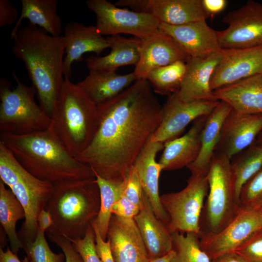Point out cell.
<instances>
[{
  "mask_svg": "<svg viewBox=\"0 0 262 262\" xmlns=\"http://www.w3.org/2000/svg\"><path fill=\"white\" fill-rule=\"evenodd\" d=\"M98 126L89 146L76 159L97 175L123 182L162 119V105L147 80H137L97 105Z\"/></svg>",
  "mask_w": 262,
  "mask_h": 262,
  "instance_id": "obj_1",
  "label": "cell"
},
{
  "mask_svg": "<svg viewBox=\"0 0 262 262\" xmlns=\"http://www.w3.org/2000/svg\"><path fill=\"white\" fill-rule=\"evenodd\" d=\"M13 40L12 52L24 63L39 106L50 117L65 81L63 35H50L28 23L19 28Z\"/></svg>",
  "mask_w": 262,
  "mask_h": 262,
  "instance_id": "obj_2",
  "label": "cell"
},
{
  "mask_svg": "<svg viewBox=\"0 0 262 262\" xmlns=\"http://www.w3.org/2000/svg\"><path fill=\"white\" fill-rule=\"evenodd\" d=\"M0 138L24 168L41 180L55 183L96 178L93 169L73 157L49 129L0 134Z\"/></svg>",
  "mask_w": 262,
  "mask_h": 262,
  "instance_id": "obj_3",
  "label": "cell"
},
{
  "mask_svg": "<svg viewBox=\"0 0 262 262\" xmlns=\"http://www.w3.org/2000/svg\"><path fill=\"white\" fill-rule=\"evenodd\" d=\"M53 184L45 208L52 219L51 226L46 231L48 236L83 238L99 211L100 196L96 178Z\"/></svg>",
  "mask_w": 262,
  "mask_h": 262,
  "instance_id": "obj_4",
  "label": "cell"
},
{
  "mask_svg": "<svg viewBox=\"0 0 262 262\" xmlns=\"http://www.w3.org/2000/svg\"><path fill=\"white\" fill-rule=\"evenodd\" d=\"M49 129L74 158L90 144L98 126L97 105L76 83L65 77Z\"/></svg>",
  "mask_w": 262,
  "mask_h": 262,
  "instance_id": "obj_5",
  "label": "cell"
},
{
  "mask_svg": "<svg viewBox=\"0 0 262 262\" xmlns=\"http://www.w3.org/2000/svg\"><path fill=\"white\" fill-rule=\"evenodd\" d=\"M0 178L24 209V221L17 233L24 246L36 238L37 216L45 209L54 184L29 173L2 142H0Z\"/></svg>",
  "mask_w": 262,
  "mask_h": 262,
  "instance_id": "obj_6",
  "label": "cell"
},
{
  "mask_svg": "<svg viewBox=\"0 0 262 262\" xmlns=\"http://www.w3.org/2000/svg\"><path fill=\"white\" fill-rule=\"evenodd\" d=\"M16 85L11 89L4 78L0 79V134L22 135L49 129L50 117L35 101L37 91L23 83L12 72Z\"/></svg>",
  "mask_w": 262,
  "mask_h": 262,
  "instance_id": "obj_7",
  "label": "cell"
},
{
  "mask_svg": "<svg viewBox=\"0 0 262 262\" xmlns=\"http://www.w3.org/2000/svg\"><path fill=\"white\" fill-rule=\"evenodd\" d=\"M207 178L209 190L203 209L207 229L200 233H215L234 218L241 208L233 192L230 159L224 154L215 151Z\"/></svg>",
  "mask_w": 262,
  "mask_h": 262,
  "instance_id": "obj_8",
  "label": "cell"
},
{
  "mask_svg": "<svg viewBox=\"0 0 262 262\" xmlns=\"http://www.w3.org/2000/svg\"><path fill=\"white\" fill-rule=\"evenodd\" d=\"M207 173H193L184 189L160 196L168 216L167 228L170 233L194 232L199 234L204 199L209 190Z\"/></svg>",
  "mask_w": 262,
  "mask_h": 262,
  "instance_id": "obj_9",
  "label": "cell"
},
{
  "mask_svg": "<svg viewBox=\"0 0 262 262\" xmlns=\"http://www.w3.org/2000/svg\"><path fill=\"white\" fill-rule=\"evenodd\" d=\"M86 5L95 14V26L102 35L125 33L143 40L160 32L161 23L150 14L121 8L107 0H87Z\"/></svg>",
  "mask_w": 262,
  "mask_h": 262,
  "instance_id": "obj_10",
  "label": "cell"
},
{
  "mask_svg": "<svg viewBox=\"0 0 262 262\" xmlns=\"http://www.w3.org/2000/svg\"><path fill=\"white\" fill-rule=\"evenodd\" d=\"M228 27L217 31L221 49L262 46V4L249 0L223 19Z\"/></svg>",
  "mask_w": 262,
  "mask_h": 262,
  "instance_id": "obj_11",
  "label": "cell"
},
{
  "mask_svg": "<svg viewBox=\"0 0 262 262\" xmlns=\"http://www.w3.org/2000/svg\"><path fill=\"white\" fill-rule=\"evenodd\" d=\"M262 228V218L259 211L241 207L234 218L219 232L200 233V246L212 261L234 252Z\"/></svg>",
  "mask_w": 262,
  "mask_h": 262,
  "instance_id": "obj_12",
  "label": "cell"
},
{
  "mask_svg": "<svg viewBox=\"0 0 262 262\" xmlns=\"http://www.w3.org/2000/svg\"><path fill=\"white\" fill-rule=\"evenodd\" d=\"M219 102H185L178 98L176 92L173 93L162 106V119L151 140L164 144L179 137L190 123L210 114Z\"/></svg>",
  "mask_w": 262,
  "mask_h": 262,
  "instance_id": "obj_13",
  "label": "cell"
},
{
  "mask_svg": "<svg viewBox=\"0 0 262 262\" xmlns=\"http://www.w3.org/2000/svg\"><path fill=\"white\" fill-rule=\"evenodd\" d=\"M115 5L150 14L161 23L179 26L209 17L202 0H119Z\"/></svg>",
  "mask_w": 262,
  "mask_h": 262,
  "instance_id": "obj_14",
  "label": "cell"
},
{
  "mask_svg": "<svg viewBox=\"0 0 262 262\" xmlns=\"http://www.w3.org/2000/svg\"><path fill=\"white\" fill-rule=\"evenodd\" d=\"M256 75H262V46L222 49L211 88L213 91Z\"/></svg>",
  "mask_w": 262,
  "mask_h": 262,
  "instance_id": "obj_15",
  "label": "cell"
},
{
  "mask_svg": "<svg viewBox=\"0 0 262 262\" xmlns=\"http://www.w3.org/2000/svg\"><path fill=\"white\" fill-rule=\"evenodd\" d=\"M262 131V114H244L232 109L223 123L215 151L231 160L251 145Z\"/></svg>",
  "mask_w": 262,
  "mask_h": 262,
  "instance_id": "obj_16",
  "label": "cell"
},
{
  "mask_svg": "<svg viewBox=\"0 0 262 262\" xmlns=\"http://www.w3.org/2000/svg\"><path fill=\"white\" fill-rule=\"evenodd\" d=\"M107 239L115 262H149L148 254L133 218L112 214Z\"/></svg>",
  "mask_w": 262,
  "mask_h": 262,
  "instance_id": "obj_17",
  "label": "cell"
},
{
  "mask_svg": "<svg viewBox=\"0 0 262 262\" xmlns=\"http://www.w3.org/2000/svg\"><path fill=\"white\" fill-rule=\"evenodd\" d=\"M141 40L140 58L133 71L137 80H147L152 70L190 58L172 37L161 31Z\"/></svg>",
  "mask_w": 262,
  "mask_h": 262,
  "instance_id": "obj_18",
  "label": "cell"
},
{
  "mask_svg": "<svg viewBox=\"0 0 262 262\" xmlns=\"http://www.w3.org/2000/svg\"><path fill=\"white\" fill-rule=\"evenodd\" d=\"M160 31L172 37L190 58H203L220 51L217 31L206 20L179 26L160 23Z\"/></svg>",
  "mask_w": 262,
  "mask_h": 262,
  "instance_id": "obj_19",
  "label": "cell"
},
{
  "mask_svg": "<svg viewBox=\"0 0 262 262\" xmlns=\"http://www.w3.org/2000/svg\"><path fill=\"white\" fill-rule=\"evenodd\" d=\"M222 56V49L203 58H190L186 71L179 89L178 98L185 102L218 100L211 88L213 72Z\"/></svg>",
  "mask_w": 262,
  "mask_h": 262,
  "instance_id": "obj_20",
  "label": "cell"
},
{
  "mask_svg": "<svg viewBox=\"0 0 262 262\" xmlns=\"http://www.w3.org/2000/svg\"><path fill=\"white\" fill-rule=\"evenodd\" d=\"M66 56L64 63L65 77L70 78L71 66L74 62H80L86 52H93L99 55L110 48L106 38H104L96 26H85L74 21L67 23L63 35Z\"/></svg>",
  "mask_w": 262,
  "mask_h": 262,
  "instance_id": "obj_21",
  "label": "cell"
},
{
  "mask_svg": "<svg viewBox=\"0 0 262 262\" xmlns=\"http://www.w3.org/2000/svg\"><path fill=\"white\" fill-rule=\"evenodd\" d=\"M164 144L153 142L151 139L137 157L133 165L136 169L143 193L147 197L157 217L167 226L168 216L161 203L159 180L162 170L156 156L163 149Z\"/></svg>",
  "mask_w": 262,
  "mask_h": 262,
  "instance_id": "obj_22",
  "label": "cell"
},
{
  "mask_svg": "<svg viewBox=\"0 0 262 262\" xmlns=\"http://www.w3.org/2000/svg\"><path fill=\"white\" fill-rule=\"evenodd\" d=\"M207 115L194 121L184 135L164 144L159 161L162 170H175L187 167L196 159L201 148L200 133Z\"/></svg>",
  "mask_w": 262,
  "mask_h": 262,
  "instance_id": "obj_23",
  "label": "cell"
},
{
  "mask_svg": "<svg viewBox=\"0 0 262 262\" xmlns=\"http://www.w3.org/2000/svg\"><path fill=\"white\" fill-rule=\"evenodd\" d=\"M134 220L150 259L164 256L173 249L171 234L166 225L157 217L143 192L140 211Z\"/></svg>",
  "mask_w": 262,
  "mask_h": 262,
  "instance_id": "obj_24",
  "label": "cell"
},
{
  "mask_svg": "<svg viewBox=\"0 0 262 262\" xmlns=\"http://www.w3.org/2000/svg\"><path fill=\"white\" fill-rule=\"evenodd\" d=\"M218 100L237 112L262 114V75H256L213 91Z\"/></svg>",
  "mask_w": 262,
  "mask_h": 262,
  "instance_id": "obj_25",
  "label": "cell"
},
{
  "mask_svg": "<svg viewBox=\"0 0 262 262\" xmlns=\"http://www.w3.org/2000/svg\"><path fill=\"white\" fill-rule=\"evenodd\" d=\"M89 71L88 75L76 84L97 106L116 97L137 80L133 72L121 75L115 71Z\"/></svg>",
  "mask_w": 262,
  "mask_h": 262,
  "instance_id": "obj_26",
  "label": "cell"
},
{
  "mask_svg": "<svg viewBox=\"0 0 262 262\" xmlns=\"http://www.w3.org/2000/svg\"><path fill=\"white\" fill-rule=\"evenodd\" d=\"M232 108L220 101L206 117L200 133L201 148L196 159L187 166L191 173L208 172L220 140L222 126Z\"/></svg>",
  "mask_w": 262,
  "mask_h": 262,
  "instance_id": "obj_27",
  "label": "cell"
},
{
  "mask_svg": "<svg viewBox=\"0 0 262 262\" xmlns=\"http://www.w3.org/2000/svg\"><path fill=\"white\" fill-rule=\"evenodd\" d=\"M110 52L104 56H91L86 60L89 70L115 71L119 67L135 65L140 58L141 40L137 38H127L119 35L106 38Z\"/></svg>",
  "mask_w": 262,
  "mask_h": 262,
  "instance_id": "obj_28",
  "label": "cell"
},
{
  "mask_svg": "<svg viewBox=\"0 0 262 262\" xmlns=\"http://www.w3.org/2000/svg\"><path fill=\"white\" fill-rule=\"evenodd\" d=\"M21 14L10 35L11 39L13 40L24 19L50 35H61L62 21L58 13L57 0H21Z\"/></svg>",
  "mask_w": 262,
  "mask_h": 262,
  "instance_id": "obj_29",
  "label": "cell"
},
{
  "mask_svg": "<svg viewBox=\"0 0 262 262\" xmlns=\"http://www.w3.org/2000/svg\"><path fill=\"white\" fill-rule=\"evenodd\" d=\"M262 167V144L254 142L230 160L233 192L237 203L246 183Z\"/></svg>",
  "mask_w": 262,
  "mask_h": 262,
  "instance_id": "obj_30",
  "label": "cell"
},
{
  "mask_svg": "<svg viewBox=\"0 0 262 262\" xmlns=\"http://www.w3.org/2000/svg\"><path fill=\"white\" fill-rule=\"evenodd\" d=\"M23 206L10 189L0 180V222L10 243V249L16 254L24 245L16 232L17 222L25 218Z\"/></svg>",
  "mask_w": 262,
  "mask_h": 262,
  "instance_id": "obj_31",
  "label": "cell"
},
{
  "mask_svg": "<svg viewBox=\"0 0 262 262\" xmlns=\"http://www.w3.org/2000/svg\"><path fill=\"white\" fill-rule=\"evenodd\" d=\"M95 175L100 192V206L97 217L92 223L96 227L101 238L106 241L112 215V209L123 194L126 180L123 182H117L107 180L97 175Z\"/></svg>",
  "mask_w": 262,
  "mask_h": 262,
  "instance_id": "obj_32",
  "label": "cell"
},
{
  "mask_svg": "<svg viewBox=\"0 0 262 262\" xmlns=\"http://www.w3.org/2000/svg\"><path fill=\"white\" fill-rule=\"evenodd\" d=\"M186 71V62L179 61L152 70L148 81L155 93L168 97L177 92Z\"/></svg>",
  "mask_w": 262,
  "mask_h": 262,
  "instance_id": "obj_33",
  "label": "cell"
},
{
  "mask_svg": "<svg viewBox=\"0 0 262 262\" xmlns=\"http://www.w3.org/2000/svg\"><path fill=\"white\" fill-rule=\"evenodd\" d=\"M173 255L170 262H212L194 232L172 233Z\"/></svg>",
  "mask_w": 262,
  "mask_h": 262,
  "instance_id": "obj_34",
  "label": "cell"
},
{
  "mask_svg": "<svg viewBox=\"0 0 262 262\" xmlns=\"http://www.w3.org/2000/svg\"><path fill=\"white\" fill-rule=\"evenodd\" d=\"M45 232L38 228L35 240L24 245L27 257L32 262H63L66 260L64 253H55L50 249Z\"/></svg>",
  "mask_w": 262,
  "mask_h": 262,
  "instance_id": "obj_35",
  "label": "cell"
},
{
  "mask_svg": "<svg viewBox=\"0 0 262 262\" xmlns=\"http://www.w3.org/2000/svg\"><path fill=\"white\" fill-rule=\"evenodd\" d=\"M239 204L241 207L255 211L262 209V167L242 187Z\"/></svg>",
  "mask_w": 262,
  "mask_h": 262,
  "instance_id": "obj_36",
  "label": "cell"
},
{
  "mask_svg": "<svg viewBox=\"0 0 262 262\" xmlns=\"http://www.w3.org/2000/svg\"><path fill=\"white\" fill-rule=\"evenodd\" d=\"M83 262H102L96 250L95 233L90 224L84 236L78 239H69Z\"/></svg>",
  "mask_w": 262,
  "mask_h": 262,
  "instance_id": "obj_37",
  "label": "cell"
},
{
  "mask_svg": "<svg viewBox=\"0 0 262 262\" xmlns=\"http://www.w3.org/2000/svg\"><path fill=\"white\" fill-rule=\"evenodd\" d=\"M235 252L248 262H262V228L254 233Z\"/></svg>",
  "mask_w": 262,
  "mask_h": 262,
  "instance_id": "obj_38",
  "label": "cell"
},
{
  "mask_svg": "<svg viewBox=\"0 0 262 262\" xmlns=\"http://www.w3.org/2000/svg\"><path fill=\"white\" fill-rule=\"evenodd\" d=\"M143 190L136 168L133 165L126 179L123 195L136 204L140 206Z\"/></svg>",
  "mask_w": 262,
  "mask_h": 262,
  "instance_id": "obj_39",
  "label": "cell"
},
{
  "mask_svg": "<svg viewBox=\"0 0 262 262\" xmlns=\"http://www.w3.org/2000/svg\"><path fill=\"white\" fill-rule=\"evenodd\" d=\"M140 209V206L133 203L123 194L114 205L112 213L123 218L134 219Z\"/></svg>",
  "mask_w": 262,
  "mask_h": 262,
  "instance_id": "obj_40",
  "label": "cell"
},
{
  "mask_svg": "<svg viewBox=\"0 0 262 262\" xmlns=\"http://www.w3.org/2000/svg\"><path fill=\"white\" fill-rule=\"evenodd\" d=\"M62 250L66 262H83L81 256L75 249L71 241L64 236H48Z\"/></svg>",
  "mask_w": 262,
  "mask_h": 262,
  "instance_id": "obj_41",
  "label": "cell"
},
{
  "mask_svg": "<svg viewBox=\"0 0 262 262\" xmlns=\"http://www.w3.org/2000/svg\"><path fill=\"white\" fill-rule=\"evenodd\" d=\"M91 226L95 233L96 247L97 253L102 262H115L110 248L108 240H104L101 237L95 225L92 223Z\"/></svg>",
  "mask_w": 262,
  "mask_h": 262,
  "instance_id": "obj_42",
  "label": "cell"
},
{
  "mask_svg": "<svg viewBox=\"0 0 262 262\" xmlns=\"http://www.w3.org/2000/svg\"><path fill=\"white\" fill-rule=\"evenodd\" d=\"M18 12L8 0H0V27L11 25L16 21Z\"/></svg>",
  "mask_w": 262,
  "mask_h": 262,
  "instance_id": "obj_43",
  "label": "cell"
},
{
  "mask_svg": "<svg viewBox=\"0 0 262 262\" xmlns=\"http://www.w3.org/2000/svg\"><path fill=\"white\" fill-rule=\"evenodd\" d=\"M204 9L210 16L218 14L226 8L227 1L226 0H202Z\"/></svg>",
  "mask_w": 262,
  "mask_h": 262,
  "instance_id": "obj_44",
  "label": "cell"
},
{
  "mask_svg": "<svg viewBox=\"0 0 262 262\" xmlns=\"http://www.w3.org/2000/svg\"><path fill=\"white\" fill-rule=\"evenodd\" d=\"M38 228L45 232L51 226L52 219L49 211L43 209L37 216Z\"/></svg>",
  "mask_w": 262,
  "mask_h": 262,
  "instance_id": "obj_45",
  "label": "cell"
},
{
  "mask_svg": "<svg viewBox=\"0 0 262 262\" xmlns=\"http://www.w3.org/2000/svg\"><path fill=\"white\" fill-rule=\"evenodd\" d=\"M0 262H32L26 256L22 261L19 259L16 254L13 253L10 248H7L4 251L0 248Z\"/></svg>",
  "mask_w": 262,
  "mask_h": 262,
  "instance_id": "obj_46",
  "label": "cell"
},
{
  "mask_svg": "<svg viewBox=\"0 0 262 262\" xmlns=\"http://www.w3.org/2000/svg\"><path fill=\"white\" fill-rule=\"evenodd\" d=\"M212 262H248L242 256L236 252L224 254L213 260Z\"/></svg>",
  "mask_w": 262,
  "mask_h": 262,
  "instance_id": "obj_47",
  "label": "cell"
},
{
  "mask_svg": "<svg viewBox=\"0 0 262 262\" xmlns=\"http://www.w3.org/2000/svg\"><path fill=\"white\" fill-rule=\"evenodd\" d=\"M173 253L174 251L172 249L169 253L164 256L150 259L149 262H170Z\"/></svg>",
  "mask_w": 262,
  "mask_h": 262,
  "instance_id": "obj_48",
  "label": "cell"
},
{
  "mask_svg": "<svg viewBox=\"0 0 262 262\" xmlns=\"http://www.w3.org/2000/svg\"><path fill=\"white\" fill-rule=\"evenodd\" d=\"M256 142L259 144H262V132L258 135Z\"/></svg>",
  "mask_w": 262,
  "mask_h": 262,
  "instance_id": "obj_49",
  "label": "cell"
},
{
  "mask_svg": "<svg viewBox=\"0 0 262 262\" xmlns=\"http://www.w3.org/2000/svg\"><path fill=\"white\" fill-rule=\"evenodd\" d=\"M260 215H261V216L262 218V209H261V210H260L259 211H258Z\"/></svg>",
  "mask_w": 262,
  "mask_h": 262,
  "instance_id": "obj_50",
  "label": "cell"
}]
</instances>
